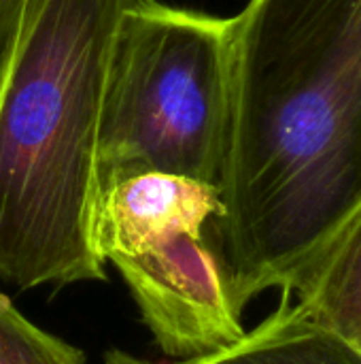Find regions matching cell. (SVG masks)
I'll use <instances>...</instances> for the list:
<instances>
[{"label": "cell", "mask_w": 361, "mask_h": 364, "mask_svg": "<svg viewBox=\"0 0 361 364\" xmlns=\"http://www.w3.org/2000/svg\"><path fill=\"white\" fill-rule=\"evenodd\" d=\"M232 19L209 230L243 318L268 290L300 294L361 218V0H249Z\"/></svg>", "instance_id": "obj_1"}, {"label": "cell", "mask_w": 361, "mask_h": 364, "mask_svg": "<svg viewBox=\"0 0 361 364\" xmlns=\"http://www.w3.org/2000/svg\"><path fill=\"white\" fill-rule=\"evenodd\" d=\"M138 0H30L0 79V282H106L100 117L121 19Z\"/></svg>", "instance_id": "obj_2"}, {"label": "cell", "mask_w": 361, "mask_h": 364, "mask_svg": "<svg viewBox=\"0 0 361 364\" xmlns=\"http://www.w3.org/2000/svg\"><path fill=\"white\" fill-rule=\"evenodd\" d=\"M232 17L138 0L121 19L100 117L102 190L134 173L217 186L230 124Z\"/></svg>", "instance_id": "obj_3"}, {"label": "cell", "mask_w": 361, "mask_h": 364, "mask_svg": "<svg viewBox=\"0 0 361 364\" xmlns=\"http://www.w3.org/2000/svg\"><path fill=\"white\" fill-rule=\"evenodd\" d=\"M217 213V186L189 177L147 171L102 190L100 254L121 275L160 352L174 363L219 352L245 335L209 243Z\"/></svg>", "instance_id": "obj_4"}, {"label": "cell", "mask_w": 361, "mask_h": 364, "mask_svg": "<svg viewBox=\"0 0 361 364\" xmlns=\"http://www.w3.org/2000/svg\"><path fill=\"white\" fill-rule=\"evenodd\" d=\"M170 364H361V348L283 294L277 309L236 343Z\"/></svg>", "instance_id": "obj_5"}, {"label": "cell", "mask_w": 361, "mask_h": 364, "mask_svg": "<svg viewBox=\"0 0 361 364\" xmlns=\"http://www.w3.org/2000/svg\"><path fill=\"white\" fill-rule=\"evenodd\" d=\"M298 303L361 348V218L300 292Z\"/></svg>", "instance_id": "obj_6"}, {"label": "cell", "mask_w": 361, "mask_h": 364, "mask_svg": "<svg viewBox=\"0 0 361 364\" xmlns=\"http://www.w3.org/2000/svg\"><path fill=\"white\" fill-rule=\"evenodd\" d=\"M0 364H85V354L30 322L0 288Z\"/></svg>", "instance_id": "obj_7"}, {"label": "cell", "mask_w": 361, "mask_h": 364, "mask_svg": "<svg viewBox=\"0 0 361 364\" xmlns=\"http://www.w3.org/2000/svg\"><path fill=\"white\" fill-rule=\"evenodd\" d=\"M30 0H0V79L13 55Z\"/></svg>", "instance_id": "obj_8"}, {"label": "cell", "mask_w": 361, "mask_h": 364, "mask_svg": "<svg viewBox=\"0 0 361 364\" xmlns=\"http://www.w3.org/2000/svg\"><path fill=\"white\" fill-rule=\"evenodd\" d=\"M104 364H153L149 360H143V358H136L128 352H121V350H109L106 356H104Z\"/></svg>", "instance_id": "obj_9"}]
</instances>
